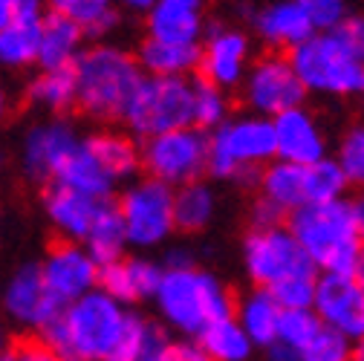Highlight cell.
<instances>
[{"label":"cell","mask_w":364,"mask_h":361,"mask_svg":"<svg viewBox=\"0 0 364 361\" xmlns=\"http://www.w3.org/2000/svg\"><path fill=\"white\" fill-rule=\"evenodd\" d=\"M171 335L165 324H156L151 318H133V327L124 338V347L116 361H162L171 350Z\"/></svg>","instance_id":"obj_28"},{"label":"cell","mask_w":364,"mask_h":361,"mask_svg":"<svg viewBox=\"0 0 364 361\" xmlns=\"http://www.w3.org/2000/svg\"><path fill=\"white\" fill-rule=\"evenodd\" d=\"M243 263L257 289H266L284 309H312L321 275L289 229H255L246 237Z\"/></svg>","instance_id":"obj_2"},{"label":"cell","mask_w":364,"mask_h":361,"mask_svg":"<svg viewBox=\"0 0 364 361\" xmlns=\"http://www.w3.org/2000/svg\"><path fill=\"white\" fill-rule=\"evenodd\" d=\"M119 4L122 6H127V9H136V12H142V9H154L156 4H159V0H119Z\"/></svg>","instance_id":"obj_43"},{"label":"cell","mask_w":364,"mask_h":361,"mask_svg":"<svg viewBox=\"0 0 364 361\" xmlns=\"http://www.w3.org/2000/svg\"><path fill=\"white\" fill-rule=\"evenodd\" d=\"M347 179L336 159H324L315 165H292V162H272L260 176V191L269 205L281 214H298L309 205H321L341 200Z\"/></svg>","instance_id":"obj_8"},{"label":"cell","mask_w":364,"mask_h":361,"mask_svg":"<svg viewBox=\"0 0 364 361\" xmlns=\"http://www.w3.org/2000/svg\"><path fill=\"white\" fill-rule=\"evenodd\" d=\"M165 275V269H159L154 260L145 257H122L116 263L102 266V281L99 289L116 298L119 303L130 306L136 301H148L156 295L159 281Z\"/></svg>","instance_id":"obj_19"},{"label":"cell","mask_w":364,"mask_h":361,"mask_svg":"<svg viewBox=\"0 0 364 361\" xmlns=\"http://www.w3.org/2000/svg\"><path fill=\"white\" fill-rule=\"evenodd\" d=\"M225 113H229V102L220 87L208 81H197V96H194V116L200 127H220L225 124Z\"/></svg>","instance_id":"obj_37"},{"label":"cell","mask_w":364,"mask_h":361,"mask_svg":"<svg viewBox=\"0 0 364 361\" xmlns=\"http://www.w3.org/2000/svg\"><path fill=\"white\" fill-rule=\"evenodd\" d=\"M353 211H355V222H358V232H361V237H364V197L353 203Z\"/></svg>","instance_id":"obj_44"},{"label":"cell","mask_w":364,"mask_h":361,"mask_svg":"<svg viewBox=\"0 0 364 361\" xmlns=\"http://www.w3.org/2000/svg\"><path fill=\"white\" fill-rule=\"evenodd\" d=\"M55 183L105 203V197L110 194V188H113L116 179L102 168V162L93 156V151L87 148V142H81V145L70 153V159L58 168Z\"/></svg>","instance_id":"obj_25"},{"label":"cell","mask_w":364,"mask_h":361,"mask_svg":"<svg viewBox=\"0 0 364 361\" xmlns=\"http://www.w3.org/2000/svg\"><path fill=\"white\" fill-rule=\"evenodd\" d=\"M289 61L304 81L306 93L333 99L364 96V53L338 26L333 32H315L306 43L289 53Z\"/></svg>","instance_id":"obj_5"},{"label":"cell","mask_w":364,"mask_h":361,"mask_svg":"<svg viewBox=\"0 0 364 361\" xmlns=\"http://www.w3.org/2000/svg\"><path fill=\"white\" fill-rule=\"evenodd\" d=\"M336 162L347 179V185L364 188V122H355L344 130L336 151Z\"/></svg>","instance_id":"obj_36"},{"label":"cell","mask_w":364,"mask_h":361,"mask_svg":"<svg viewBox=\"0 0 364 361\" xmlns=\"http://www.w3.org/2000/svg\"><path fill=\"white\" fill-rule=\"evenodd\" d=\"M301 361H355V352L350 347V341L333 330H321L315 335V341L309 347L301 350L298 355Z\"/></svg>","instance_id":"obj_38"},{"label":"cell","mask_w":364,"mask_h":361,"mask_svg":"<svg viewBox=\"0 0 364 361\" xmlns=\"http://www.w3.org/2000/svg\"><path fill=\"white\" fill-rule=\"evenodd\" d=\"M127 229H124V220H122V211L119 205H107L99 211L93 229L84 237V249L93 254V260L99 266H107V263H116L122 260L124 254V246H127Z\"/></svg>","instance_id":"obj_27"},{"label":"cell","mask_w":364,"mask_h":361,"mask_svg":"<svg viewBox=\"0 0 364 361\" xmlns=\"http://www.w3.org/2000/svg\"><path fill=\"white\" fill-rule=\"evenodd\" d=\"M6 352H9V335L4 327H0V355H6Z\"/></svg>","instance_id":"obj_46"},{"label":"cell","mask_w":364,"mask_h":361,"mask_svg":"<svg viewBox=\"0 0 364 361\" xmlns=\"http://www.w3.org/2000/svg\"><path fill=\"white\" fill-rule=\"evenodd\" d=\"M78 104L96 119H124L142 87V64L116 47H96L75 61Z\"/></svg>","instance_id":"obj_6"},{"label":"cell","mask_w":364,"mask_h":361,"mask_svg":"<svg viewBox=\"0 0 364 361\" xmlns=\"http://www.w3.org/2000/svg\"><path fill=\"white\" fill-rule=\"evenodd\" d=\"M217 208V197L208 185H203L200 179L197 183L182 185L173 197V217H176V229L182 232H203L205 225L211 222Z\"/></svg>","instance_id":"obj_29"},{"label":"cell","mask_w":364,"mask_h":361,"mask_svg":"<svg viewBox=\"0 0 364 361\" xmlns=\"http://www.w3.org/2000/svg\"><path fill=\"white\" fill-rule=\"evenodd\" d=\"M249 38L240 29H223L211 26L205 32L203 43V58H200V72L203 81L225 90L237 87L249 75Z\"/></svg>","instance_id":"obj_16"},{"label":"cell","mask_w":364,"mask_h":361,"mask_svg":"<svg viewBox=\"0 0 364 361\" xmlns=\"http://www.w3.org/2000/svg\"><path fill=\"white\" fill-rule=\"evenodd\" d=\"M211 361H246L255 350L246 330L237 324V318H225L214 327H208L197 341Z\"/></svg>","instance_id":"obj_30"},{"label":"cell","mask_w":364,"mask_h":361,"mask_svg":"<svg viewBox=\"0 0 364 361\" xmlns=\"http://www.w3.org/2000/svg\"><path fill=\"white\" fill-rule=\"evenodd\" d=\"M173 191L159 179H145L127 188V194L119 203L127 240L139 249H154L168 240V235L176 229L173 217Z\"/></svg>","instance_id":"obj_11"},{"label":"cell","mask_w":364,"mask_h":361,"mask_svg":"<svg viewBox=\"0 0 364 361\" xmlns=\"http://www.w3.org/2000/svg\"><path fill=\"white\" fill-rule=\"evenodd\" d=\"M312 309L327 330L347 341L364 338V286L355 275H321Z\"/></svg>","instance_id":"obj_14"},{"label":"cell","mask_w":364,"mask_h":361,"mask_svg":"<svg viewBox=\"0 0 364 361\" xmlns=\"http://www.w3.org/2000/svg\"><path fill=\"white\" fill-rule=\"evenodd\" d=\"M41 275L50 295L61 306H70L78 298L99 289L102 266L78 243H55L47 252V260L41 263Z\"/></svg>","instance_id":"obj_13"},{"label":"cell","mask_w":364,"mask_h":361,"mask_svg":"<svg viewBox=\"0 0 364 361\" xmlns=\"http://www.w3.org/2000/svg\"><path fill=\"white\" fill-rule=\"evenodd\" d=\"M289 232L295 235L304 254L324 275H353L364 237L358 232L353 203L333 200L321 205H309L289 220Z\"/></svg>","instance_id":"obj_4"},{"label":"cell","mask_w":364,"mask_h":361,"mask_svg":"<svg viewBox=\"0 0 364 361\" xmlns=\"http://www.w3.org/2000/svg\"><path fill=\"white\" fill-rule=\"evenodd\" d=\"M12 352H15V361H64L58 352H53L41 338L38 341H23Z\"/></svg>","instance_id":"obj_40"},{"label":"cell","mask_w":364,"mask_h":361,"mask_svg":"<svg viewBox=\"0 0 364 361\" xmlns=\"http://www.w3.org/2000/svg\"><path fill=\"white\" fill-rule=\"evenodd\" d=\"M148 32L162 43H182V47H200L203 38V15L197 4L186 0H159L148 15Z\"/></svg>","instance_id":"obj_22"},{"label":"cell","mask_w":364,"mask_h":361,"mask_svg":"<svg viewBox=\"0 0 364 361\" xmlns=\"http://www.w3.org/2000/svg\"><path fill=\"white\" fill-rule=\"evenodd\" d=\"M355 278H358V284L364 286V249H361V254H358V263H355V272H353Z\"/></svg>","instance_id":"obj_45"},{"label":"cell","mask_w":364,"mask_h":361,"mask_svg":"<svg viewBox=\"0 0 364 361\" xmlns=\"http://www.w3.org/2000/svg\"><path fill=\"white\" fill-rule=\"evenodd\" d=\"M194 96H197V81H191L188 75H176V78L151 75L142 81L139 93L130 102L124 122L130 124L133 133H139L145 139L194 127L197 124Z\"/></svg>","instance_id":"obj_9"},{"label":"cell","mask_w":364,"mask_h":361,"mask_svg":"<svg viewBox=\"0 0 364 361\" xmlns=\"http://www.w3.org/2000/svg\"><path fill=\"white\" fill-rule=\"evenodd\" d=\"M186 4H197V6H203V0H186Z\"/></svg>","instance_id":"obj_50"},{"label":"cell","mask_w":364,"mask_h":361,"mask_svg":"<svg viewBox=\"0 0 364 361\" xmlns=\"http://www.w3.org/2000/svg\"><path fill=\"white\" fill-rule=\"evenodd\" d=\"M50 9L84 32H105L113 26L116 12H113V0H47Z\"/></svg>","instance_id":"obj_34"},{"label":"cell","mask_w":364,"mask_h":361,"mask_svg":"<svg viewBox=\"0 0 364 361\" xmlns=\"http://www.w3.org/2000/svg\"><path fill=\"white\" fill-rule=\"evenodd\" d=\"M81 145V139L73 133L70 124L64 122H50L38 124L26 133L23 142V168L35 179H55L58 168L70 159V153Z\"/></svg>","instance_id":"obj_18"},{"label":"cell","mask_w":364,"mask_h":361,"mask_svg":"<svg viewBox=\"0 0 364 361\" xmlns=\"http://www.w3.org/2000/svg\"><path fill=\"white\" fill-rule=\"evenodd\" d=\"M255 29L269 47L289 50V53L315 35L309 18L298 6V0H278V4L263 6L255 15Z\"/></svg>","instance_id":"obj_20"},{"label":"cell","mask_w":364,"mask_h":361,"mask_svg":"<svg viewBox=\"0 0 364 361\" xmlns=\"http://www.w3.org/2000/svg\"><path fill=\"white\" fill-rule=\"evenodd\" d=\"M321 330H324V324H321V318L315 315V309H284L278 341L301 355V350L309 347ZM298 361H301V358H298Z\"/></svg>","instance_id":"obj_35"},{"label":"cell","mask_w":364,"mask_h":361,"mask_svg":"<svg viewBox=\"0 0 364 361\" xmlns=\"http://www.w3.org/2000/svg\"><path fill=\"white\" fill-rule=\"evenodd\" d=\"M278 162L275 124L263 116H240L220 124L211 136L208 171L220 179L260 183V168Z\"/></svg>","instance_id":"obj_7"},{"label":"cell","mask_w":364,"mask_h":361,"mask_svg":"<svg viewBox=\"0 0 364 361\" xmlns=\"http://www.w3.org/2000/svg\"><path fill=\"white\" fill-rule=\"evenodd\" d=\"M355 361H364V338L358 341V350H355Z\"/></svg>","instance_id":"obj_48"},{"label":"cell","mask_w":364,"mask_h":361,"mask_svg":"<svg viewBox=\"0 0 364 361\" xmlns=\"http://www.w3.org/2000/svg\"><path fill=\"white\" fill-rule=\"evenodd\" d=\"M18 23V4L15 0H0V32Z\"/></svg>","instance_id":"obj_42"},{"label":"cell","mask_w":364,"mask_h":361,"mask_svg":"<svg viewBox=\"0 0 364 361\" xmlns=\"http://www.w3.org/2000/svg\"><path fill=\"white\" fill-rule=\"evenodd\" d=\"M43 208H47L50 220L55 222V229L61 235H67L70 243H75V240H84L90 235L99 211L105 208V203L55 183L47 191V197H43Z\"/></svg>","instance_id":"obj_21"},{"label":"cell","mask_w":364,"mask_h":361,"mask_svg":"<svg viewBox=\"0 0 364 361\" xmlns=\"http://www.w3.org/2000/svg\"><path fill=\"white\" fill-rule=\"evenodd\" d=\"M29 102L47 110H67L73 102H78V78L75 67L64 70H43L29 84Z\"/></svg>","instance_id":"obj_31"},{"label":"cell","mask_w":364,"mask_h":361,"mask_svg":"<svg viewBox=\"0 0 364 361\" xmlns=\"http://www.w3.org/2000/svg\"><path fill=\"white\" fill-rule=\"evenodd\" d=\"M306 87L298 78L295 67L284 55H263L249 67V75L243 81V99L246 104L266 116H281L287 110L304 107Z\"/></svg>","instance_id":"obj_12"},{"label":"cell","mask_w":364,"mask_h":361,"mask_svg":"<svg viewBox=\"0 0 364 361\" xmlns=\"http://www.w3.org/2000/svg\"><path fill=\"white\" fill-rule=\"evenodd\" d=\"M237 324L246 330V335L252 338L255 347H272L278 344V333H281V318H284V306L272 298L266 289H255L249 292L240 303H237Z\"/></svg>","instance_id":"obj_24"},{"label":"cell","mask_w":364,"mask_h":361,"mask_svg":"<svg viewBox=\"0 0 364 361\" xmlns=\"http://www.w3.org/2000/svg\"><path fill=\"white\" fill-rule=\"evenodd\" d=\"M0 361H15V352H12V350H9V352H6V355H0Z\"/></svg>","instance_id":"obj_49"},{"label":"cell","mask_w":364,"mask_h":361,"mask_svg":"<svg viewBox=\"0 0 364 361\" xmlns=\"http://www.w3.org/2000/svg\"><path fill=\"white\" fill-rule=\"evenodd\" d=\"M162 361H211L205 355V350L200 344H191V341H173L168 355Z\"/></svg>","instance_id":"obj_41"},{"label":"cell","mask_w":364,"mask_h":361,"mask_svg":"<svg viewBox=\"0 0 364 361\" xmlns=\"http://www.w3.org/2000/svg\"><path fill=\"white\" fill-rule=\"evenodd\" d=\"M133 318L124 303L96 289L64 306L58 318L41 330V341L64 361H116Z\"/></svg>","instance_id":"obj_1"},{"label":"cell","mask_w":364,"mask_h":361,"mask_svg":"<svg viewBox=\"0 0 364 361\" xmlns=\"http://www.w3.org/2000/svg\"><path fill=\"white\" fill-rule=\"evenodd\" d=\"M4 309L15 324L41 333L58 318L64 306L50 295L41 266H21L4 289Z\"/></svg>","instance_id":"obj_15"},{"label":"cell","mask_w":364,"mask_h":361,"mask_svg":"<svg viewBox=\"0 0 364 361\" xmlns=\"http://www.w3.org/2000/svg\"><path fill=\"white\" fill-rule=\"evenodd\" d=\"M272 124H275V145L281 162L315 165L327 159V136L306 107L287 110L272 119Z\"/></svg>","instance_id":"obj_17"},{"label":"cell","mask_w":364,"mask_h":361,"mask_svg":"<svg viewBox=\"0 0 364 361\" xmlns=\"http://www.w3.org/2000/svg\"><path fill=\"white\" fill-rule=\"evenodd\" d=\"M203 47H182V43H162L148 38L139 50V64L156 78H176L188 75L191 70L200 67Z\"/></svg>","instance_id":"obj_26"},{"label":"cell","mask_w":364,"mask_h":361,"mask_svg":"<svg viewBox=\"0 0 364 361\" xmlns=\"http://www.w3.org/2000/svg\"><path fill=\"white\" fill-rule=\"evenodd\" d=\"M156 312L168 330L179 335H203L208 327L235 318L232 295L211 272L197 266L165 269L154 295Z\"/></svg>","instance_id":"obj_3"},{"label":"cell","mask_w":364,"mask_h":361,"mask_svg":"<svg viewBox=\"0 0 364 361\" xmlns=\"http://www.w3.org/2000/svg\"><path fill=\"white\" fill-rule=\"evenodd\" d=\"M315 32H333L347 23V0H298Z\"/></svg>","instance_id":"obj_39"},{"label":"cell","mask_w":364,"mask_h":361,"mask_svg":"<svg viewBox=\"0 0 364 361\" xmlns=\"http://www.w3.org/2000/svg\"><path fill=\"white\" fill-rule=\"evenodd\" d=\"M208 153L211 139H205L197 127H186L148 139L142 162L151 171V179L182 188L188 183H197L200 173L208 171Z\"/></svg>","instance_id":"obj_10"},{"label":"cell","mask_w":364,"mask_h":361,"mask_svg":"<svg viewBox=\"0 0 364 361\" xmlns=\"http://www.w3.org/2000/svg\"><path fill=\"white\" fill-rule=\"evenodd\" d=\"M81 35L84 29L75 26L73 21L50 12L41 21V53H38V64L43 70H64V67H75L78 47H81Z\"/></svg>","instance_id":"obj_23"},{"label":"cell","mask_w":364,"mask_h":361,"mask_svg":"<svg viewBox=\"0 0 364 361\" xmlns=\"http://www.w3.org/2000/svg\"><path fill=\"white\" fill-rule=\"evenodd\" d=\"M84 142L113 179L130 176L136 171V165H139V153H136L133 142L119 136V133H99V136H90Z\"/></svg>","instance_id":"obj_32"},{"label":"cell","mask_w":364,"mask_h":361,"mask_svg":"<svg viewBox=\"0 0 364 361\" xmlns=\"http://www.w3.org/2000/svg\"><path fill=\"white\" fill-rule=\"evenodd\" d=\"M6 116V93H4V87H0V119Z\"/></svg>","instance_id":"obj_47"},{"label":"cell","mask_w":364,"mask_h":361,"mask_svg":"<svg viewBox=\"0 0 364 361\" xmlns=\"http://www.w3.org/2000/svg\"><path fill=\"white\" fill-rule=\"evenodd\" d=\"M41 53V23H12L0 32V67H26Z\"/></svg>","instance_id":"obj_33"}]
</instances>
